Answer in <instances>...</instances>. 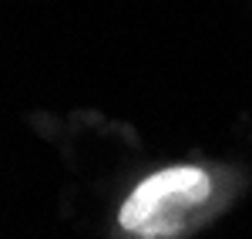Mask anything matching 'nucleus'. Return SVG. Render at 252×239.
<instances>
[{
    "mask_svg": "<svg viewBox=\"0 0 252 239\" xmlns=\"http://www.w3.org/2000/svg\"><path fill=\"white\" fill-rule=\"evenodd\" d=\"M212 182L202 169L192 165H175L165 172H155L138 185L135 192L125 199L118 222L128 233H141V236H165L178 229V216L185 209H192L198 202L209 199Z\"/></svg>",
    "mask_w": 252,
    "mask_h": 239,
    "instance_id": "obj_1",
    "label": "nucleus"
}]
</instances>
